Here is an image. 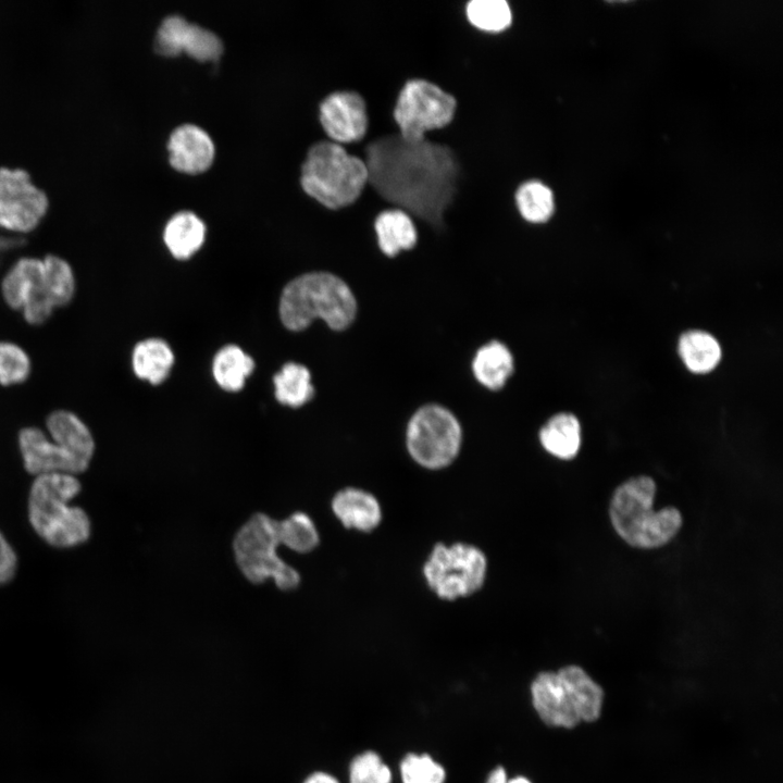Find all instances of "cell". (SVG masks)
<instances>
[{
    "label": "cell",
    "mask_w": 783,
    "mask_h": 783,
    "mask_svg": "<svg viewBox=\"0 0 783 783\" xmlns=\"http://www.w3.org/2000/svg\"><path fill=\"white\" fill-rule=\"evenodd\" d=\"M46 424L52 440L88 468L95 452V442L87 425L67 410L53 411L48 415Z\"/></svg>",
    "instance_id": "18"
},
{
    "label": "cell",
    "mask_w": 783,
    "mask_h": 783,
    "mask_svg": "<svg viewBox=\"0 0 783 783\" xmlns=\"http://www.w3.org/2000/svg\"><path fill=\"white\" fill-rule=\"evenodd\" d=\"M189 22L182 15L165 16L159 25L154 38V49L158 53L174 57L183 52L184 38Z\"/></svg>",
    "instance_id": "35"
},
{
    "label": "cell",
    "mask_w": 783,
    "mask_h": 783,
    "mask_svg": "<svg viewBox=\"0 0 783 783\" xmlns=\"http://www.w3.org/2000/svg\"><path fill=\"white\" fill-rule=\"evenodd\" d=\"M79 490L80 483L70 474L38 475L33 482L28 498L29 521L37 534L51 546L69 548L89 538L87 513L69 505Z\"/></svg>",
    "instance_id": "5"
},
{
    "label": "cell",
    "mask_w": 783,
    "mask_h": 783,
    "mask_svg": "<svg viewBox=\"0 0 783 783\" xmlns=\"http://www.w3.org/2000/svg\"><path fill=\"white\" fill-rule=\"evenodd\" d=\"M557 672L581 722L596 721L601 713L604 703V691L600 685L576 664L562 667Z\"/></svg>",
    "instance_id": "20"
},
{
    "label": "cell",
    "mask_w": 783,
    "mask_h": 783,
    "mask_svg": "<svg viewBox=\"0 0 783 783\" xmlns=\"http://www.w3.org/2000/svg\"><path fill=\"white\" fill-rule=\"evenodd\" d=\"M539 442L551 456L573 459L581 447V425L575 415L561 412L551 417L539 431Z\"/></svg>",
    "instance_id": "22"
},
{
    "label": "cell",
    "mask_w": 783,
    "mask_h": 783,
    "mask_svg": "<svg viewBox=\"0 0 783 783\" xmlns=\"http://www.w3.org/2000/svg\"><path fill=\"white\" fill-rule=\"evenodd\" d=\"M472 373L485 388L497 391L505 387L514 372V358L509 347L493 339L482 345L472 360Z\"/></svg>",
    "instance_id": "19"
},
{
    "label": "cell",
    "mask_w": 783,
    "mask_h": 783,
    "mask_svg": "<svg viewBox=\"0 0 783 783\" xmlns=\"http://www.w3.org/2000/svg\"><path fill=\"white\" fill-rule=\"evenodd\" d=\"M373 232L380 251L387 258H395L412 250L419 243V228L414 220L403 210L386 208L373 220Z\"/></svg>",
    "instance_id": "15"
},
{
    "label": "cell",
    "mask_w": 783,
    "mask_h": 783,
    "mask_svg": "<svg viewBox=\"0 0 783 783\" xmlns=\"http://www.w3.org/2000/svg\"><path fill=\"white\" fill-rule=\"evenodd\" d=\"M277 535L283 544L300 554L313 550L320 540L313 521L302 512H295L283 521H277Z\"/></svg>",
    "instance_id": "30"
},
{
    "label": "cell",
    "mask_w": 783,
    "mask_h": 783,
    "mask_svg": "<svg viewBox=\"0 0 783 783\" xmlns=\"http://www.w3.org/2000/svg\"><path fill=\"white\" fill-rule=\"evenodd\" d=\"M206 237L203 221L189 210L176 212L166 222L164 243L176 259H188L202 246Z\"/></svg>",
    "instance_id": "21"
},
{
    "label": "cell",
    "mask_w": 783,
    "mask_h": 783,
    "mask_svg": "<svg viewBox=\"0 0 783 783\" xmlns=\"http://www.w3.org/2000/svg\"><path fill=\"white\" fill-rule=\"evenodd\" d=\"M254 368L252 358L240 347L227 345L215 355L212 373L215 382L227 391L240 390Z\"/></svg>",
    "instance_id": "25"
},
{
    "label": "cell",
    "mask_w": 783,
    "mask_h": 783,
    "mask_svg": "<svg viewBox=\"0 0 783 783\" xmlns=\"http://www.w3.org/2000/svg\"><path fill=\"white\" fill-rule=\"evenodd\" d=\"M464 13L469 24L483 33H501L512 23V12L507 0H468Z\"/></svg>",
    "instance_id": "28"
},
{
    "label": "cell",
    "mask_w": 783,
    "mask_h": 783,
    "mask_svg": "<svg viewBox=\"0 0 783 783\" xmlns=\"http://www.w3.org/2000/svg\"><path fill=\"white\" fill-rule=\"evenodd\" d=\"M486 572L484 552L465 543L436 544L423 566L428 587L445 600H455L478 591Z\"/></svg>",
    "instance_id": "9"
},
{
    "label": "cell",
    "mask_w": 783,
    "mask_h": 783,
    "mask_svg": "<svg viewBox=\"0 0 783 783\" xmlns=\"http://www.w3.org/2000/svg\"><path fill=\"white\" fill-rule=\"evenodd\" d=\"M461 443L462 428L457 417L442 405L420 407L408 422L406 446L411 458L423 468H446L457 458Z\"/></svg>",
    "instance_id": "7"
},
{
    "label": "cell",
    "mask_w": 783,
    "mask_h": 783,
    "mask_svg": "<svg viewBox=\"0 0 783 783\" xmlns=\"http://www.w3.org/2000/svg\"><path fill=\"white\" fill-rule=\"evenodd\" d=\"M278 545L277 521L256 513L235 535L233 548L240 571L250 582L262 583L272 577L281 589H294L300 575L277 556Z\"/></svg>",
    "instance_id": "6"
},
{
    "label": "cell",
    "mask_w": 783,
    "mask_h": 783,
    "mask_svg": "<svg viewBox=\"0 0 783 783\" xmlns=\"http://www.w3.org/2000/svg\"><path fill=\"white\" fill-rule=\"evenodd\" d=\"M18 446L26 471L36 476L52 473L76 476L88 469L37 427L22 428Z\"/></svg>",
    "instance_id": "12"
},
{
    "label": "cell",
    "mask_w": 783,
    "mask_h": 783,
    "mask_svg": "<svg viewBox=\"0 0 783 783\" xmlns=\"http://www.w3.org/2000/svg\"><path fill=\"white\" fill-rule=\"evenodd\" d=\"M174 353L166 341L147 338L139 341L132 352V366L137 377L153 385L162 383L170 374Z\"/></svg>",
    "instance_id": "23"
},
{
    "label": "cell",
    "mask_w": 783,
    "mask_h": 783,
    "mask_svg": "<svg viewBox=\"0 0 783 783\" xmlns=\"http://www.w3.org/2000/svg\"><path fill=\"white\" fill-rule=\"evenodd\" d=\"M183 51L196 60L212 61L222 54L223 42L214 32L199 24L189 23Z\"/></svg>",
    "instance_id": "33"
},
{
    "label": "cell",
    "mask_w": 783,
    "mask_h": 783,
    "mask_svg": "<svg viewBox=\"0 0 783 783\" xmlns=\"http://www.w3.org/2000/svg\"><path fill=\"white\" fill-rule=\"evenodd\" d=\"M25 244V239L22 237H4L0 236V260L1 256L7 251L20 247Z\"/></svg>",
    "instance_id": "38"
},
{
    "label": "cell",
    "mask_w": 783,
    "mask_h": 783,
    "mask_svg": "<svg viewBox=\"0 0 783 783\" xmlns=\"http://www.w3.org/2000/svg\"><path fill=\"white\" fill-rule=\"evenodd\" d=\"M332 510L347 529L370 532L382 521V509L377 499L356 487L339 490L333 497Z\"/></svg>",
    "instance_id": "17"
},
{
    "label": "cell",
    "mask_w": 783,
    "mask_h": 783,
    "mask_svg": "<svg viewBox=\"0 0 783 783\" xmlns=\"http://www.w3.org/2000/svg\"><path fill=\"white\" fill-rule=\"evenodd\" d=\"M368 181L364 161L330 139L314 142L301 165L303 190L327 209L352 206L364 191Z\"/></svg>",
    "instance_id": "4"
},
{
    "label": "cell",
    "mask_w": 783,
    "mask_h": 783,
    "mask_svg": "<svg viewBox=\"0 0 783 783\" xmlns=\"http://www.w3.org/2000/svg\"><path fill=\"white\" fill-rule=\"evenodd\" d=\"M171 165L185 173L206 171L215 154L214 142L202 127L184 123L175 127L167 141Z\"/></svg>",
    "instance_id": "14"
},
{
    "label": "cell",
    "mask_w": 783,
    "mask_h": 783,
    "mask_svg": "<svg viewBox=\"0 0 783 783\" xmlns=\"http://www.w3.org/2000/svg\"><path fill=\"white\" fill-rule=\"evenodd\" d=\"M657 490L648 475L632 476L613 490L609 518L616 533L630 546L639 549L659 548L670 543L683 524L681 511L674 506L654 510Z\"/></svg>",
    "instance_id": "2"
},
{
    "label": "cell",
    "mask_w": 783,
    "mask_h": 783,
    "mask_svg": "<svg viewBox=\"0 0 783 783\" xmlns=\"http://www.w3.org/2000/svg\"><path fill=\"white\" fill-rule=\"evenodd\" d=\"M273 384L277 401L293 408L303 406L314 395L309 370L296 362L284 364L274 375Z\"/></svg>",
    "instance_id": "27"
},
{
    "label": "cell",
    "mask_w": 783,
    "mask_h": 783,
    "mask_svg": "<svg viewBox=\"0 0 783 783\" xmlns=\"http://www.w3.org/2000/svg\"><path fill=\"white\" fill-rule=\"evenodd\" d=\"M679 352L686 368L694 373L710 372L721 359L719 343L703 331L684 333L679 341Z\"/></svg>",
    "instance_id": "26"
},
{
    "label": "cell",
    "mask_w": 783,
    "mask_h": 783,
    "mask_svg": "<svg viewBox=\"0 0 783 783\" xmlns=\"http://www.w3.org/2000/svg\"><path fill=\"white\" fill-rule=\"evenodd\" d=\"M402 783H444V767L427 754L410 753L400 762Z\"/></svg>",
    "instance_id": "31"
},
{
    "label": "cell",
    "mask_w": 783,
    "mask_h": 783,
    "mask_svg": "<svg viewBox=\"0 0 783 783\" xmlns=\"http://www.w3.org/2000/svg\"><path fill=\"white\" fill-rule=\"evenodd\" d=\"M16 555L0 532V585L9 582L15 574Z\"/></svg>",
    "instance_id": "36"
},
{
    "label": "cell",
    "mask_w": 783,
    "mask_h": 783,
    "mask_svg": "<svg viewBox=\"0 0 783 783\" xmlns=\"http://www.w3.org/2000/svg\"><path fill=\"white\" fill-rule=\"evenodd\" d=\"M303 783H339V781L330 773L316 771L308 775Z\"/></svg>",
    "instance_id": "39"
},
{
    "label": "cell",
    "mask_w": 783,
    "mask_h": 783,
    "mask_svg": "<svg viewBox=\"0 0 783 783\" xmlns=\"http://www.w3.org/2000/svg\"><path fill=\"white\" fill-rule=\"evenodd\" d=\"M1 291L7 304L14 310H22L27 302L41 296L48 298L44 286L42 260H17L4 275Z\"/></svg>",
    "instance_id": "16"
},
{
    "label": "cell",
    "mask_w": 783,
    "mask_h": 783,
    "mask_svg": "<svg viewBox=\"0 0 783 783\" xmlns=\"http://www.w3.org/2000/svg\"><path fill=\"white\" fill-rule=\"evenodd\" d=\"M45 291L54 308L71 302L75 293V278L70 264L60 257L48 254L44 260Z\"/></svg>",
    "instance_id": "29"
},
{
    "label": "cell",
    "mask_w": 783,
    "mask_h": 783,
    "mask_svg": "<svg viewBox=\"0 0 783 783\" xmlns=\"http://www.w3.org/2000/svg\"><path fill=\"white\" fill-rule=\"evenodd\" d=\"M48 209L46 192L23 169L0 167V225L15 232L35 228Z\"/></svg>",
    "instance_id": "10"
},
{
    "label": "cell",
    "mask_w": 783,
    "mask_h": 783,
    "mask_svg": "<svg viewBox=\"0 0 783 783\" xmlns=\"http://www.w3.org/2000/svg\"><path fill=\"white\" fill-rule=\"evenodd\" d=\"M519 216L530 224H543L555 212V196L551 188L538 179L521 183L513 195Z\"/></svg>",
    "instance_id": "24"
},
{
    "label": "cell",
    "mask_w": 783,
    "mask_h": 783,
    "mask_svg": "<svg viewBox=\"0 0 783 783\" xmlns=\"http://www.w3.org/2000/svg\"><path fill=\"white\" fill-rule=\"evenodd\" d=\"M486 783H532L527 778L519 775L513 779L507 778L502 767L495 768L488 775Z\"/></svg>",
    "instance_id": "37"
},
{
    "label": "cell",
    "mask_w": 783,
    "mask_h": 783,
    "mask_svg": "<svg viewBox=\"0 0 783 783\" xmlns=\"http://www.w3.org/2000/svg\"><path fill=\"white\" fill-rule=\"evenodd\" d=\"M358 304L349 285L335 274L311 272L290 281L282 291L279 316L290 331L307 328L323 320L334 331L349 327Z\"/></svg>",
    "instance_id": "3"
},
{
    "label": "cell",
    "mask_w": 783,
    "mask_h": 783,
    "mask_svg": "<svg viewBox=\"0 0 783 783\" xmlns=\"http://www.w3.org/2000/svg\"><path fill=\"white\" fill-rule=\"evenodd\" d=\"M349 783H391V771L378 754L366 750L350 762Z\"/></svg>",
    "instance_id": "34"
},
{
    "label": "cell",
    "mask_w": 783,
    "mask_h": 783,
    "mask_svg": "<svg viewBox=\"0 0 783 783\" xmlns=\"http://www.w3.org/2000/svg\"><path fill=\"white\" fill-rule=\"evenodd\" d=\"M364 139L360 158L368 169V186L388 208L401 209L415 222L442 232L458 188L455 151L427 136L420 141L403 139L391 119L373 122Z\"/></svg>",
    "instance_id": "1"
},
{
    "label": "cell",
    "mask_w": 783,
    "mask_h": 783,
    "mask_svg": "<svg viewBox=\"0 0 783 783\" xmlns=\"http://www.w3.org/2000/svg\"><path fill=\"white\" fill-rule=\"evenodd\" d=\"M456 108V99L437 85L411 78L399 90L391 115L403 139L420 141L427 133L448 126Z\"/></svg>",
    "instance_id": "8"
},
{
    "label": "cell",
    "mask_w": 783,
    "mask_h": 783,
    "mask_svg": "<svg viewBox=\"0 0 783 783\" xmlns=\"http://www.w3.org/2000/svg\"><path fill=\"white\" fill-rule=\"evenodd\" d=\"M28 355L17 345L0 341V384L10 386L24 383L30 374Z\"/></svg>",
    "instance_id": "32"
},
{
    "label": "cell",
    "mask_w": 783,
    "mask_h": 783,
    "mask_svg": "<svg viewBox=\"0 0 783 783\" xmlns=\"http://www.w3.org/2000/svg\"><path fill=\"white\" fill-rule=\"evenodd\" d=\"M532 704L540 720L549 726L573 729L581 720L556 671L539 672L531 684Z\"/></svg>",
    "instance_id": "13"
},
{
    "label": "cell",
    "mask_w": 783,
    "mask_h": 783,
    "mask_svg": "<svg viewBox=\"0 0 783 783\" xmlns=\"http://www.w3.org/2000/svg\"><path fill=\"white\" fill-rule=\"evenodd\" d=\"M319 121L330 140L343 146L361 142L369 128L365 100L352 89L334 90L320 102Z\"/></svg>",
    "instance_id": "11"
}]
</instances>
